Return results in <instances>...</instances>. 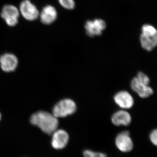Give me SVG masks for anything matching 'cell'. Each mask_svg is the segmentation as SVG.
I'll return each mask as SVG.
<instances>
[{"label": "cell", "instance_id": "cell-3", "mask_svg": "<svg viewBox=\"0 0 157 157\" xmlns=\"http://www.w3.org/2000/svg\"><path fill=\"white\" fill-rule=\"evenodd\" d=\"M140 36L141 46L144 49L151 51L157 46V30L150 25L142 26Z\"/></svg>", "mask_w": 157, "mask_h": 157}, {"label": "cell", "instance_id": "cell-1", "mask_svg": "<svg viewBox=\"0 0 157 157\" xmlns=\"http://www.w3.org/2000/svg\"><path fill=\"white\" fill-rule=\"evenodd\" d=\"M30 122L48 135H52L57 129L59 125L57 118L53 114L44 111H38L33 113L31 116Z\"/></svg>", "mask_w": 157, "mask_h": 157}, {"label": "cell", "instance_id": "cell-17", "mask_svg": "<svg viewBox=\"0 0 157 157\" xmlns=\"http://www.w3.org/2000/svg\"><path fill=\"white\" fill-rule=\"evenodd\" d=\"M1 113H0V120H1Z\"/></svg>", "mask_w": 157, "mask_h": 157}, {"label": "cell", "instance_id": "cell-10", "mask_svg": "<svg viewBox=\"0 0 157 157\" xmlns=\"http://www.w3.org/2000/svg\"><path fill=\"white\" fill-rule=\"evenodd\" d=\"M114 100L116 104L122 109H130L134 104L133 97L127 91H121L117 93Z\"/></svg>", "mask_w": 157, "mask_h": 157}, {"label": "cell", "instance_id": "cell-11", "mask_svg": "<svg viewBox=\"0 0 157 157\" xmlns=\"http://www.w3.org/2000/svg\"><path fill=\"white\" fill-rule=\"evenodd\" d=\"M40 20L45 25H50L55 21L57 17V12L53 6L48 5L44 7L39 13Z\"/></svg>", "mask_w": 157, "mask_h": 157}, {"label": "cell", "instance_id": "cell-2", "mask_svg": "<svg viewBox=\"0 0 157 157\" xmlns=\"http://www.w3.org/2000/svg\"><path fill=\"white\" fill-rule=\"evenodd\" d=\"M149 82L148 76L142 72H139L132 79L131 86L132 90L140 98H147L153 94L152 89L149 86Z\"/></svg>", "mask_w": 157, "mask_h": 157}, {"label": "cell", "instance_id": "cell-13", "mask_svg": "<svg viewBox=\"0 0 157 157\" xmlns=\"http://www.w3.org/2000/svg\"><path fill=\"white\" fill-rule=\"evenodd\" d=\"M113 124L117 126H128L131 123L132 117L129 113L124 110H120L115 112L111 117Z\"/></svg>", "mask_w": 157, "mask_h": 157}, {"label": "cell", "instance_id": "cell-4", "mask_svg": "<svg viewBox=\"0 0 157 157\" xmlns=\"http://www.w3.org/2000/svg\"><path fill=\"white\" fill-rule=\"evenodd\" d=\"M76 104L70 99L62 100L56 104L52 109V114L56 117H65L76 112Z\"/></svg>", "mask_w": 157, "mask_h": 157}, {"label": "cell", "instance_id": "cell-6", "mask_svg": "<svg viewBox=\"0 0 157 157\" xmlns=\"http://www.w3.org/2000/svg\"><path fill=\"white\" fill-rule=\"evenodd\" d=\"M19 11L24 18L29 21L37 19L40 13L36 7L29 0H24L21 3Z\"/></svg>", "mask_w": 157, "mask_h": 157}, {"label": "cell", "instance_id": "cell-15", "mask_svg": "<svg viewBox=\"0 0 157 157\" xmlns=\"http://www.w3.org/2000/svg\"><path fill=\"white\" fill-rule=\"evenodd\" d=\"M83 155L84 157H107L105 154L92 151L90 150H85L83 151Z\"/></svg>", "mask_w": 157, "mask_h": 157}, {"label": "cell", "instance_id": "cell-14", "mask_svg": "<svg viewBox=\"0 0 157 157\" xmlns=\"http://www.w3.org/2000/svg\"><path fill=\"white\" fill-rule=\"evenodd\" d=\"M59 2L63 8L68 10H72L75 7L74 0H59Z\"/></svg>", "mask_w": 157, "mask_h": 157}, {"label": "cell", "instance_id": "cell-12", "mask_svg": "<svg viewBox=\"0 0 157 157\" xmlns=\"http://www.w3.org/2000/svg\"><path fill=\"white\" fill-rule=\"evenodd\" d=\"M1 68L6 72L13 71L17 67L18 61L17 57L11 54H6L0 58Z\"/></svg>", "mask_w": 157, "mask_h": 157}, {"label": "cell", "instance_id": "cell-5", "mask_svg": "<svg viewBox=\"0 0 157 157\" xmlns=\"http://www.w3.org/2000/svg\"><path fill=\"white\" fill-rule=\"evenodd\" d=\"M20 12L17 7L13 5H8L3 7L1 16L9 26H14L17 24Z\"/></svg>", "mask_w": 157, "mask_h": 157}, {"label": "cell", "instance_id": "cell-16", "mask_svg": "<svg viewBox=\"0 0 157 157\" xmlns=\"http://www.w3.org/2000/svg\"><path fill=\"white\" fill-rule=\"evenodd\" d=\"M150 139L153 144L157 146V129L154 130L151 133Z\"/></svg>", "mask_w": 157, "mask_h": 157}, {"label": "cell", "instance_id": "cell-9", "mask_svg": "<svg viewBox=\"0 0 157 157\" xmlns=\"http://www.w3.org/2000/svg\"><path fill=\"white\" fill-rule=\"evenodd\" d=\"M52 135L51 144L54 148L60 150L67 146L69 140L67 132L63 129H57Z\"/></svg>", "mask_w": 157, "mask_h": 157}, {"label": "cell", "instance_id": "cell-8", "mask_svg": "<svg viewBox=\"0 0 157 157\" xmlns=\"http://www.w3.org/2000/svg\"><path fill=\"white\" fill-rule=\"evenodd\" d=\"M115 144L117 148L123 152L131 151L133 148V143L130 133L124 131L118 134L116 137Z\"/></svg>", "mask_w": 157, "mask_h": 157}, {"label": "cell", "instance_id": "cell-7", "mask_svg": "<svg viewBox=\"0 0 157 157\" xmlns=\"http://www.w3.org/2000/svg\"><path fill=\"white\" fill-rule=\"evenodd\" d=\"M106 28V22L101 19L88 21L85 25L86 34L90 37L100 36Z\"/></svg>", "mask_w": 157, "mask_h": 157}]
</instances>
